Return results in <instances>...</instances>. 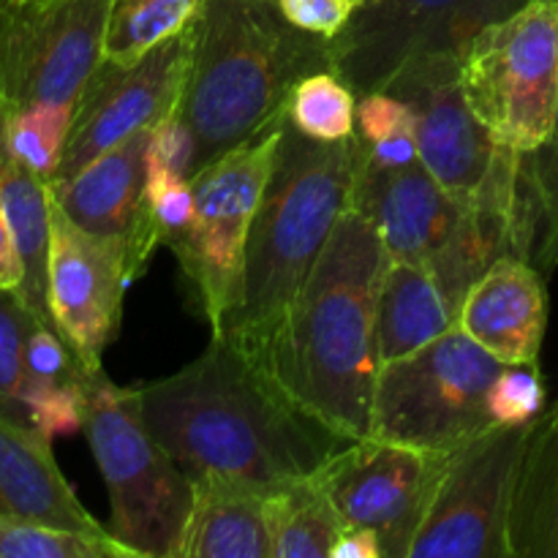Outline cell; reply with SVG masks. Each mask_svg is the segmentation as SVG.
I'll return each instance as SVG.
<instances>
[{
	"label": "cell",
	"mask_w": 558,
	"mask_h": 558,
	"mask_svg": "<svg viewBox=\"0 0 558 558\" xmlns=\"http://www.w3.org/2000/svg\"><path fill=\"white\" fill-rule=\"evenodd\" d=\"M150 434L191 480L259 494L311 477L354 439L311 414L256 357L223 336L178 374L134 387Z\"/></svg>",
	"instance_id": "obj_1"
},
{
	"label": "cell",
	"mask_w": 558,
	"mask_h": 558,
	"mask_svg": "<svg viewBox=\"0 0 558 558\" xmlns=\"http://www.w3.org/2000/svg\"><path fill=\"white\" fill-rule=\"evenodd\" d=\"M387 265L390 254L374 223L347 207L259 357L294 401L354 441L371 430L381 371L376 311Z\"/></svg>",
	"instance_id": "obj_2"
},
{
	"label": "cell",
	"mask_w": 558,
	"mask_h": 558,
	"mask_svg": "<svg viewBox=\"0 0 558 558\" xmlns=\"http://www.w3.org/2000/svg\"><path fill=\"white\" fill-rule=\"evenodd\" d=\"M178 112L194 134L189 180L283 118L292 90L332 69L330 38L292 25L278 0H202Z\"/></svg>",
	"instance_id": "obj_3"
},
{
	"label": "cell",
	"mask_w": 558,
	"mask_h": 558,
	"mask_svg": "<svg viewBox=\"0 0 558 558\" xmlns=\"http://www.w3.org/2000/svg\"><path fill=\"white\" fill-rule=\"evenodd\" d=\"M354 174L357 134L341 142L311 140L283 114L276 163L251 223L243 300L213 336L262 357L349 207Z\"/></svg>",
	"instance_id": "obj_4"
},
{
	"label": "cell",
	"mask_w": 558,
	"mask_h": 558,
	"mask_svg": "<svg viewBox=\"0 0 558 558\" xmlns=\"http://www.w3.org/2000/svg\"><path fill=\"white\" fill-rule=\"evenodd\" d=\"M82 430L112 507L109 532L140 558H178L194 480L150 434L134 387H118L96 368L82 379Z\"/></svg>",
	"instance_id": "obj_5"
},
{
	"label": "cell",
	"mask_w": 558,
	"mask_h": 558,
	"mask_svg": "<svg viewBox=\"0 0 558 558\" xmlns=\"http://www.w3.org/2000/svg\"><path fill=\"white\" fill-rule=\"evenodd\" d=\"M505 365L452 325L428 347L381 363L368 436L425 452L456 450L494 425L488 396Z\"/></svg>",
	"instance_id": "obj_6"
},
{
	"label": "cell",
	"mask_w": 558,
	"mask_h": 558,
	"mask_svg": "<svg viewBox=\"0 0 558 558\" xmlns=\"http://www.w3.org/2000/svg\"><path fill=\"white\" fill-rule=\"evenodd\" d=\"M281 125L283 118L191 178L196 216L172 254L191 305L210 322L213 332L227 325L243 300L251 223L276 163Z\"/></svg>",
	"instance_id": "obj_7"
},
{
	"label": "cell",
	"mask_w": 558,
	"mask_h": 558,
	"mask_svg": "<svg viewBox=\"0 0 558 558\" xmlns=\"http://www.w3.org/2000/svg\"><path fill=\"white\" fill-rule=\"evenodd\" d=\"M461 82L499 145L537 150L558 114V0H529L485 27L463 52Z\"/></svg>",
	"instance_id": "obj_8"
},
{
	"label": "cell",
	"mask_w": 558,
	"mask_h": 558,
	"mask_svg": "<svg viewBox=\"0 0 558 558\" xmlns=\"http://www.w3.org/2000/svg\"><path fill=\"white\" fill-rule=\"evenodd\" d=\"M385 90L414 114L420 163L461 207H496L515 216L521 153L496 142L461 82V58L407 65Z\"/></svg>",
	"instance_id": "obj_9"
},
{
	"label": "cell",
	"mask_w": 558,
	"mask_h": 558,
	"mask_svg": "<svg viewBox=\"0 0 558 558\" xmlns=\"http://www.w3.org/2000/svg\"><path fill=\"white\" fill-rule=\"evenodd\" d=\"M529 0H363L330 38L332 71L357 96L385 90L407 65L425 58H463L488 25Z\"/></svg>",
	"instance_id": "obj_10"
},
{
	"label": "cell",
	"mask_w": 558,
	"mask_h": 558,
	"mask_svg": "<svg viewBox=\"0 0 558 558\" xmlns=\"http://www.w3.org/2000/svg\"><path fill=\"white\" fill-rule=\"evenodd\" d=\"M529 430L494 423L447 452L409 558H510L507 515Z\"/></svg>",
	"instance_id": "obj_11"
},
{
	"label": "cell",
	"mask_w": 558,
	"mask_h": 558,
	"mask_svg": "<svg viewBox=\"0 0 558 558\" xmlns=\"http://www.w3.org/2000/svg\"><path fill=\"white\" fill-rule=\"evenodd\" d=\"M112 0H14L0 11V101L76 107L104 58Z\"/></svg>",
	"instance_id": "obj_12"
},
{
	"label": "cell",
	"mask_w": 558,
	"mask_h": 558,
	"mask_svg": "<svg viewBox=\"0 0 558 558\" xmlns=\"http://www.w3.org/2000/svg\"><path fill=\"white\" fill-rule=\"evenodd\" d=\"M447 452L368 436L330 458L316 477L347 526L371 529L385 558H409Z\"/></svg>",
	"instance_id": "obj_13"
},
{
	"label": "cell",
	"mask_w": 558,
	"mask_h": 558,
	"mask_svg": "<svg viewBox=\"0 0 558 558\" xmlns=\"http://www.w3.org/2000/svg\"><path fill=\"white\" fill-rule=\"evenodd\" d=\"M189 52L191 31L185 27L134 63L101 58L76 98L63 158L47 185L65 183L109 147L167 118L183 96Z\"/></svg>",
	"instance_id": "obj_14"
},
{
	"label": "cell",
	"mask_w": 558,
	"mask_h": 558,
	"mask_svg": "<svg viewBox=\"0 0 558 558\" xmlns=\"http://www.w3.org/2000/svg\"><path fill=\"white\" fill-rule=\"evenodd\" d=\"M134 278L123 238L85 232L52 199L49 314L85 368H101L104 352L120 327L123 294Z\"/></svg>",
	"instance_id": "obj_15"
},
{
	"label": "cell",
	"mask_w": 558,
	"mask_h": 558,
	"mask_svg": "<svg viewBox=\"0 0 558 558\" xmlns=\"http://www.w3.org/2000/svg\"><path fill=\"white\" fill-rule=\"evenodd\" d=\"M147 147L150 129H142L93 158L65 183L49 185L52 199L76 227L125 240L136 278L161 245L147 205Z\"/></svg>",
	"instance_id": "obj_16"
},
{
	"label": "cell",
	"mask_w": 558,
	"mask_h": 558,
	"mask_svg": "<svg viewBox=\"0 0 558 558\" xmlns=\"http://www.w3.org/2000/svg\"><path fill=\"white\" fill-rule=\"evenodd\" d=\"M349 207L374 223L390 259L403 262H428L463 216V207L423 163L374 169L360 163V158Z\"/></svg>",
	"instance_id": "obj_17"
},
{
	"label": "cell",
	"mask_w": 558,
	"mask_h": 558,
	"mask_svg": "<svg viewBox=\"0 0 558 558\" xmlns=\"http://www.w3.org/2000/svg\"><path fill=\"white\" fill-rule=\"evenodd\" d=\"M458 325L507 365H537L548 325L545 276L521 256H501L463 298Z\"/></svg>",
	"instance_id": "obj_18"
},
{
	"label": "cell",
	"mask_w": 558,
	"mask_h": 558,
	"mask_svg": "<svg viewBox=\"0 0 558 558\" xmlns=\"http://www.w3.org/2000/svg\"><path fill=\"white\" fill-rule=\"evenodd\" d=\"M0 515L98 537L112 534L76 499L54 461L52 441L5 414H0Z\"/></svg>",
	"instance_id": "obj_19"
},
{
	"label": "cell",
	"mask_w": 558,
	"mask_h": 558,
	"mask_svg": "<svg viewBox=\"0 0 558 558\" xmlns=\"http://www.w3.org/2000/svg\"><path fill=\"white\" fill-rule=\"evenodd\" d=\"M178 558H272L265 494L218 474L194 477Z\"/></svg>",
	"instance_id": "obj_20"
},
{
	"label": "cell",
	"mask_w": 558,
	"mask_h": 558,
	"mask_svg": "<svg viewBox=\"0 0 558 558\" xmlns=\"http://www.w3.org/2000/svg\"><path fill=\"white\" fill-rule=\"evenodd\" d=\"M510 558H558V401L532 423L512 480Z\"/></svg>",
	"instance_id": "obj_21"
},
{
	"label": "cell",
	"mask_w": 558,
	"mask_h": 558,
	"mask_svg": "<svg viewBox=\"0 0 558 558\" xmlns=\"http://www.w3.org/2000/svg\"><path fill=\"white\" fill-rule=\"evenodd\" d=\"M452 325H458V311L445 298L428 265L390 259L381 278L376 311L381 363L401 360L428 347Z\"/></svg>",
	"instance_id": "obj_22"
},
{
	"label": "cell",
	"mask_w": 558,
	"mask_h": 558,
	"mask_svg": "<svg viewBox=\"0 0 558 558\" xmlns=\"http://www.w3.org/2000/svg\"><path fill=\"white\" fill-rule=\"evenodd\" d=\"M0 196L22 259V287L16 294L38 322L52 325L49 314V243H52V194L38 174L11 163L0 174Z\"/></svg>",
	"instance_id": "obj_23"
},
{
	"label": "cell",
	"mask_w": 558,
	"mask_h": 558,
	"mask_svg": "<svg viewBox=\"0 0 558 558\" xmlns=\"http://www.w3.org/2000/svg\"><path fill=\"white\" fill-rule=\"evenodd\" d=\"M272 558H330L347 523L316 474L265 494Z\"/></svg>",
	"instance_id": "obj_24"
},
{
	"label": "cell",
	"mask_w": 558,
	"mask_h": 558,
	"mask_svg": "<svg viewBox=\"0 0 558 558\" xmlns=\"http://www.w3.org/2000/svg\"><path fill=\"white\" fill-rule=\"evenodd\" d=\"M515 254L543 276L558 267V114L548 140L518 161Z\"/></svg>",
	"instance_id": "obj_25"
},
{
	"label": "cell",
	"mask_w": 558,
	"mask_h": 558,
	"mask_svg": "<svg viewBox=\"0 0 558 558\" xmlns=\"http://www.w3.org/2000/svg\"><path fill=\"white\" fill-rule=\"evenodd\" d=\"M202 0H112L104 33V58L134 63L153 47L178 36Z\"/></svg>",
	"instance_id": "obj_26"
},
{
	"label": "cell",
	"mask_w": 558,
	"mask_h": 558,
	"mask_svg": "<svg viewBox=\"0 0 558 558\" xmlns=\"http://www.w3.org/2000/svg\"><path fill=\"white\" fill-rule=\"evenodd\" d=\"M287 120L311 140H349L357 125V93L338 71H314L289 96Z\"/></svg>",
	"instance_id": "obj_27"
},
{
	"label": "cell",
	"mask_w": 558,
	"mask_h": 558,
	"mask_svg": "<svg viewBox=\"0 0 558 558\" xmlns=\"http://www.w3.org/2000/svg\"><path fill=\"white\" fill-rule=\"evenodd\" d=\"M0 558H140L107 534H82L0 515Z\"/></svg>",
	"instance_id": "obj_28"
},
{
	"label": "cell",
	"mask_w": 558,
	"mask_h": 558,
	"mask_svg": "<svg viewBox=\"0 0 558 558\" xmlns=\"http://www.w3.org/2000/svg\"><path fill=\"white\" fill-rule=\"evenodd\" d=\"M71 118L74 107H60V104H36L14 112L9 131L14 161L49 183L63 158Z\"/></svg>",
	"instance_id": "obj_29"
},
{
	"label": "cell",
	"mask_w": 558,
	"mask_h": 558,
	"mask_svg": "<svg viewBox=\"0 0 558 558\" xmlns=\"http://www.w3.org/2000/svg\"><path fill=\"white\" fill-rule=\"evenodd\" d=\"M38 319L14 289H0V414L27 425L25 343ZM33 430V428H31Z\"/></svg>",
	"instance_id": "obj_30"
},
{
	"label": "cell",
	"mask_w": 558,
	"mask_h": 558,
	"mask_svg": "<svg viewBox=\"0 0 558 558\" xmlns=\"http://www.w3.org/2000/svg\"><path fill=\"white\" fill-rule=\"evenodd\" d=\"M147 205H150V216L161 245L174 248L194 223V183L185 174L150 161V156H147Z\"/></svg>",
	"instance_id": "obj_31"
},
{
	"label": "cell",
	"mask_w": 558,
	"mask_h": 558,
	"mask_svg": "<svg viewBox=\"0 0 558 558\" xmlns=\"http://www.w3.org/2000/svg\"><path fill=\"white\" fill-rule=\"evenodd\" d=\"M25 414L27 425L49 441L76 434L85 423L82 385H49L31 379L25 392Z\"/></svg>",
	"instance_id": "obj_32"
},
{
	"label": "cell",
	"mask_w": 558,
	"mask_h": 558,
	"mask_svg": "<svg viewBox=\"0 0 558 558\" xmlns=\"http://www.w3.org/2000/svg\"><path fill=\"white\" fill-rule=\"evenodd\" d=\"M490 417L499 425H529L545 412V387L537 365H505L488 396Z\"/></svg>",
	"instance_id": "obj_33"
},
{
	"label": "cell",
	"mask_w": 558,
	"mask_h": 558,
	"mask_svg": "<svg viewBox=\"0 0 558 558\" xmlns=\"http://www.w3.org/2000/svg\"><path fill=\"white\" fill-rule=\"evenodd\" d=\"M25 371L27 379L49 381V385H82L90 368L82 365L74 349L63 341L54 327L38 322L25 343Z\"/></svg>",
	"instance_id": "obj_34"
},
{
	"label": "cell",
	"mask_w": 558,
	"mask_h": 558,
	"mask_svg": "<svg viewBox=\"0 0 558 558\" xmlns=\"http://www.w3.org/2000/svg\"><path fill=\"white\" fill-rule=\"evenodd\" d=\"M354 134L363 145H376L381 140L414 131V114L403 98L390 90H371L357 96V120Z\"/></svg>",
	"instance_id": "obj_35"
},
{
	"label": "cell",
	"mask_w": 558,
	"mask_h": 558,
	"mask_svg": "<svg viewBox=\"0 0 558 558\" xmlns=\"http://www.w3.org/2000/svg\"><path fill=\"white\" fill-rule=\"evenodd\" d=\"M194 134H191L189 123L180 118L178 107H174L167 118H161L150 129V147H147V156H150V161L163 163V167L174 169V172L189 178L191 163H194Z\"/></svg>",
	"instance_id": "obj_36"
},
{
	"label": "cell",
	"mask_w": 558,
	"mask_h": 558,
	"mask_svg": "<svg viewBox=\"0 0 558 558\" xmlns=\"http://www.w3.org/2000/svg\"><path fill=\"white\" fill-rule=\"evenodd\" d=\"M278 5L292 25L325 38H336L352 16L347 0H278Z\"/></svg>",
	"instance_id": "obj_37"
},
{
	"label": "cell",
	"mask_w": 558,
	"mask_h": 558,
	"mask_svg": "<svg viewBox=\"0 0 558 558\" xmlns=\"http://www.w3.org/2000/svg\"><path fill=\"white\" fill-rule=\"evenodd\" d=\"M22 287V259L16 254L14 232H11L9 216H5L3 196H0V289Z\"/></svg>",
	"instance_id": "obj_38"
},
{
	"label": "cell",
	"mask_w": 558,
	"mask_h": 558,
	"mask_svg": "<svg viewBox=\"0 0 558 558\" xmlns=\"http://www.w3.org/2000/svg\"><path fill=\"white\" fill-rule=\"evenodd\" d=\"M330 558H385V550L371 529L343 526L341 537L332 545Z\"/></svg>",
	"instance_id": "obj_39"
},
{
	"label": "cell",
	"mask_w": 558,
	"mask_h": 558,
	"mask_svg": "<svg viewBox=\"0 0 558 558\" xmlns=\"http://www.w3.org/2000/svg\"><path fill=\"white\" fill-rule=\"evenodd\" d=\"M11 118H14V109H11L5 101H0V174L14 163V156H11V142H9Z\"/></svg>",
	"instance_id": "obj_40"
},
{
	"label": "cell",
	"mask_w": 558,
	"mask_h": 558,
	"mask_svg": "<svg viewBox=\"0 0 558 558\" xmlns=\"http://www.w3.org/2000/svg\"><path fill=\"white\" fill-rule=\"evenodd\" d=\"M347 3H349V5H352V11H354V9H357V5H360V3H363V0H347Z\"/></svg>",
	"instance_id": "obj_41"
},
{
	"label": "cell",
	"mask_w": 558,
	"mask_h": 558,
	"mask_svg": "<svg viewBox=\"0 0 558 558\" xmlns=\"http://www.w3.org/2000/svg\"><path fill=\"white\" fill-rule=\"evenodd\" d=\"M9 3H14V0H0V11H3Z\"/></svg>",
	"instance_id": "obj_42"
}]
</instances>
